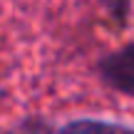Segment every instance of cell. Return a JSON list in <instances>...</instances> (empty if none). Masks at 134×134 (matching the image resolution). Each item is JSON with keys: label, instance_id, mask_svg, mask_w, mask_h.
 <instances>
[{"label": "cell", "instance_id": "cell-1", "mask_svg": "<svg viewBox=\"0 0 134 134\" xmlns=\"http://www.w3.org/2000/svg\"><path fill=\"white\" fill-rule=\"evenodd\" d=\"M97 77L112 92L134 97V42L107 52L97 62Z\"/></svg>", "mask_w": 134, "mask_h": 134}, {"label": "cell", "instance_id": "cell-3", "mask_svg": "<svg viewBox=\"0 0 134 134\" xmlns=\"http://www.w3.org/2000/svg\"><path fill=\"white\" fill-rule=\"evenodd\" d=\"M5 134H60V127L52 124L47 117L32 114V117H23L20 122H15Z\"/></svg>", "mask_w": 134, "mask_h": 134}, {"label": "cell", "instance_id": "cell-2", "mask_svg": "<svg viewBox=\"0 0 134 134\" xmlns=\"http://www.w3.org/2000/svg\"><path fill=\"white\" fill-rule=\"evenodd\" d=\"M60 134H134V127L122 124V122L80 117V119H70L60 124Z\"/></svg>", "mask_w": 134, "mask_h": 134}, {"label": "cell", "instance_id": "cell-4", "mask_svg": "<svg viewBox=\"0 0 134 134\" xmlns=\"http://www.w3.org/2000/svg\"><path fill=\"white\" fill-rule=\"evenodd\" d=\"M107 8H109L112 18H119L124 23L127 13H129V0H107Z\"/></svg>", "mask_w": 134, "mask_h": 134}]
</instances>
